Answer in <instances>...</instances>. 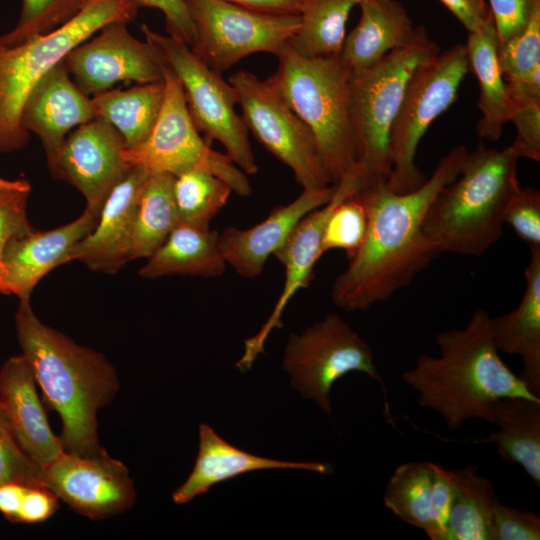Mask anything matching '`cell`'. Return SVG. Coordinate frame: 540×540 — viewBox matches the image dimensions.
Segmentation results:
<instances>
[{"label": "cell", "instance_id": "4316f807", "mask_svg": "<svg viewBox=\"0 0 540 540\" xmlns=\"http://www.w3.org/2000/svg\"><path fill=\"white\" fill-rule=\"evenodd\" d=\"M465 47L469 70L479 84L477 106L482 116L476 131L481 138L494 142L500 139L508 122L509 96L498 61V40L491 13L479 29L469 32Z\"/></svg>", "mask_w": 540, "mask_h": 540}, {"label": "cell", "instance_id": "e0dca14e", "mask_svg": "<svg viewBox=\"0 0 540 540\" xmlns=\"http://www.w3.org/2000/svg\"><path fill=\"white\" fill-rule=\"evenodd\" d=\"M125 148L120 133L95 117L66 137L49 167L82 193L86 207L100 211L109 192L130 168L123 159Z\"/></svg>", "mask_w": 540, "mask_h": 540}, {"label": "cell", "instance_id": "4fadbf2b", "mask_svg": "<svg viewBox=\"0 0 540 540\" xmlns=\"http://www.w3.org/2000/svg\"><path fill=\"white\" fill-rule=\"evenodd\" d=\"M229 83L236 90L248 131L291 169L303 189L333 184L313 132L266 80L242 70Z\"/></svg>", "mask_w": 540, "mask_h": 540}, {"label": "cell", "instance_id": "7c38bea8", "mask_svg": "<svg viewBox=\"0 0 540 540\" xmlns=\"http://www.w3.org/2000/svg\"><path fill=\"white\" fill-rule=\"evenodd\" d=\"M195 43L191 50L222 73L258 52L277 55L296 32L299 14L252 10L225 0H185Z\"/></svg>", "mask_w": 540, "mask_h": 540}, {"label": "cell", "instance_id": "ba28073f", "mask_svg": "<svg viewBox=\"0 0 540 540\" xmlns=\"http://www.w3.org/2000/svg\"><path fill=\"white\" fill-rule=\"evenodd\" d=\"M469 72L465 44H455L420 63L406 86L390 133L391 172L387 186L396 193L419 188L426 176L415 157L430 125L450 108Z\"/></svg>", "mask_w": 540, "mask_h": 540}, {"label": "cell", "instance_id": "74e56055", "mask_svg": "<svg viewBox=\"0 0 540 540\" xmlns=\"http://www.w3.org/2000/svg\"><path fill=\"white\" fill-rule=\"evenodd\" d=\"M30 185L26 180H6L0 177V286L2 256L6 246L34 228L27 218Z\"/></svg>", "mask_w": 540, "mask_h": 540}, {"label": "cell", "instance_id": "603a6c76", "mask_svg": "<svg viewBox=\"0 0 540 540\" xmlns=\"http://www.w3.org/2000/svg\"><path fill=\"white\" fill-rule=\"evenodd\" d=\"M303 469L330 474L332 467L320 462L276 460L243 451L222 439L206 424L199 426V450L194 468L186 481L172 494L176 504H185L219 482L261 469Z\"/></svg>", "mask_w": 540, "mask_h": 540}, {"label": "cell", "instance_id": "1f68e13d", "mask_svg": "<svg viewBox=\"0 0 540 540\" xmlns=\"http://www.w3.org/2000/svg\"><path fill=\"white\" fill-rule=\"evenodd\" d=\"M360 1L301 0L300 23L287 44L308 58L340 55L349 14Z\"/></svg>", "mask_w": 540, "mask_h": 540}, {"label": "cell", "instance_id": "d590c367", "mask_svg": "<svg viewBox=\"0 0 540 540\" xmlns=\"http://www.w3.org/2000/svg\"><path fill=\"white\" fill-rule=\"evenodd\" d=\"M368 225L366 208L355 193L340 200L332 209L326 221L321 251L344 250L352 259L364 242Z\"/></svg>", "mask_w": 540, "mask_h": 540}, {"label": "cell", "instance_id": "f546056e", "mask_svg": "<svg viewBox=\"0 0 540 540\" xmlns=\"http://www.w3.org/2000/svg\"><path fill=\"white\" fill-rule=\"evenodd\" d=\"M173 185L174 176L171 174L149 175L135 214L129 261L149 258L179 222Z\"/></svg>", "mask_w": 540, "mask_h": 540}, {"label": "cell", "instance_id": "7402d4cb", "mask_svg": "<svg viewBox=\"0 0 540 540\" xmlns=\"http://www.w3.org/2000/svg\"><path fill=\"white\" fill-rule=\"evenodd\" d=\"M36 385L33 370L22 354L8 358L0 368V409L20 447L43 467L65 449L49 426Z\"/></svg>", "mask_w": 540, "mask_h": 540}, {"label": "cell", "instance_id": "bcb514c9", "mask_svg": "<svg viewBox=\"0 0 540 540\" xmlns=\"http://www.w3.org/2000/svg\"><path fill=\"white\" fill-rule=\"evenodd\" d=\"M140 6L159 9L166 22L170 36L179 39L192 47L195 43V33L188 14L185 0H137Z\"/></svg>", "mask_w": 540, "mask_h": 540}, {"label": "cell", "instance_id": "ee69618b", "mask_svg": "<svg viewBox=\"0 0 540 540\" xmlns=\"http://www.w3.org/2000/svg\"><path fill=\"white\" fill-rule=\"evenodd\" d=\"M498 45L519 35L528 25L540 0H488Z\"/></svg>", "mask_w": 540, "mask_h": 540}, {"label": "cell", "instance_id": "7a4b0ae2", "mask_svg": "<svg viewBox=\"0 0 540 540\" xmlns=\"http://www.w3.org/2000/svg\"><path fill=\"white\" fill-rule=\"evenodd\" d=\"M490 318L476 309L464 328L438 333L439 357L421 354L402 374L419 393L418 404L437 412L451 430L471 418L494 424L492 405L500 398L540 400L501 359Z\"/></svg>", "mask_w": 540, "mask_h": 540}, {"label": "cell", "instance_id": "f35d334b", "mask_svg": "<svg viewBox=\"0 0 540 540\" xmlns=\"http://www.w3.org/2000/svg\"><path fill=\"white\" fill-rule=\"evenodd\" d=\"M508 121L516 128L512 143L520 158L540 160V98L508 93Z\"/></svg>", "mask_w": 540, "mask_h": 540}, {"label": "cell", "instance_id": "2e32d148", "mask_svg": "<svg viewBox=\"0 0 540 540\" xmlns=\"http://www.w3.org/2000/svg\"><path fill=\"white\" fill-rule=\"evenodd\" d=\"M361 188L357 176L348 172L336 185L331 200L309 212L291 232L285 243L273 256L284 266L285 280L272 313L260 330L244 341V353L236 363L241 371L251 368L274 328L282 327V313L291 298L307 288L314 277V266L323 255L321 240L326 221L334 206L342 199L355 194Z\"/></svg>", "mask_w": 540, "mask_h": 540}, {"label": "cell", "instance_id": "3957f363", "mask_svg": "<svg viewBox=\"0 0 540 540\" xmlns=\"http://www.w3.org/2000/svg\"><path fill=\"white\" fill-rule=\"evenodd\" d=\"M19 301L15 314L18 342L45 402L61 418L59 437L65 451L77 455L102 452L97 415L119 389L114 366L100 352L80 346L42 323L30 298Z\"/></svg>", "mask_w": 540, "mask_h": 540}, {"label": "cell", "instance_id": "7bdbcfd3", "mask_svg": "<svg viewBox=\"0 0 540 540\" xmlns=\"http://www.w3.org/2000/svg\"><path fill=\"white\" fill-rule=\"evenodd\" d=\"M431 466L430 530L427 536L431 540H446L448 518L455 497V483L451 470L432 462Z\"/></svg>", "mask_w": 540, "mask_h": 540}, {"label": "cell", "instance_id": "cb8c5ba5", "mask_svg": "<svg viewBox=\"0 0 540 540\" xmlns=\"http://www.w3.org/2000/svg\"><path fill=\"white\" fill-rule=\"evenodd\" d=\"M525 281L518 307L491 317L490 324L498 350L521 357L523 370L519 377L528 391L540 398V248H531Z\"/></svg>", "mask_w": 540, "mask_h": 540}, {"label": "cell", "instance_id": "c3c4849f", "mask_svg": "<svg viewBox=\"0 0 540 540\" xmlns=\"http://www.w3.org/2000/svg\"><path fill=\"white\" fill-rule=\"evenodd\" d=\"M252 10L275 14H299L301 0H225Z\"/></svg>", "mask_w": 540, "mask_h": 540}, {"label": "cell", "instance_id": "30bf717a", "mask_svg": "<svg viewBox=\"0 0 540 540\" xmlns=\"http://www.w3.org/2000/svg\"><path fill=\"white\" fill-rule=\"evenodd\" d=\"M163 74L165 93L157 121L143 142L124 149L125 163L150 174L176 176L191 169L205 170L226 182L234 193L250 195L252 188L247 174L227 154L213 150L200 136L187 110L182 86L164 63Z\"/></svg>", "mask_w": 540, "mask_h": 540}, {"label": "cell", "instance_id": "b9f144b4", "mask_svg": "<svg viewBox=\"0 0 540 540\" xmlns=\"http://www.w3.org/2000/svg\"><path fill=\"white\" fill-rule=\"evenodd\" d=\"M540 516L533 511L520 510L496 502L490 540H539Z\"/></svg>", "mask_w": 540, "mask_h": 540}, {"label": "cell", "instance_id": "d4e9b609", "mask_svg": "<svg viewBox=\"0 0 540 540\" xmlns=\"http://www.w3.org/2000/svg\"><path fill=\"white\" fill-rule=\"evenodd\" d=\"M361 15L345 37L340 60L350 73L379 62L390 51L409 44L416 31L398 0H361Z\"/></svg>", "mask_w": 540, "mask_h": 540}, {"label": "cell", "instance_id": "484cf974", "mask_svg": "<svg viewBox=\"0 0 540 540\" xmlns=\"http://www.w3.org/2000/svg\"><path fill=\"white\" fill-rule=\"evenodd\" d=\"M226 266L218 231L178 222L165 242L147 258L139 275L146 279L169 275L218 278Z\"/></svg>", "mask_w": 540, "mask_h": 540}, {"label": "cell", "instance_id": "f6af8a7d", "mask_svg": "<svg viewBox=\"0 0 540 540\" xmlns=\"http://www.w3.org/2000/svg\"><path fill=\"white\" fill-rule=\"evenodd\" d=\"M59 498L44 485H26L16 522L39 523L50 518L58 509Z\"/></svg>", "mask_w": 540, "mask_h": 540}, {"label": "cell", "instance_id": "7dc6e473", "mask_svg": "<svg viewBox=\"0 0 540 540\" xmlns=\"http://www.w3.org/2000/svg\"><path fill=\"white\" fill-rule=\"evenodd\" d=\"M468 30L474 32L489 18L485 0H439Z\"/></svg>", "mask_w": 540, "mask_h": 540}, {"label": "cell", "instance_id": "836d02e7", "mask_svg": "<svg viewBox=\"0 0 540 540\" xmlns=\"http://www.w3.org/2000/svg\"><path fill=\"white\" fill-rule=\"evenodd\" d=\"M173 192L179 222L209 229L233 191L214 174L191 169L174 176Z\"/></svg>", "mask_w": 540, "mask_h": 540}, {"label": "cell", "instance_id": "9c48e42d", "mask_svg": "<svg viewBox=\"0 0 540 540\" xmlns=\"http://www.w3.org/2000/svg\"><path fill=\"white\" fill-rule=\"evenodd\" d=\"M145 40L161 61L177 76L187 110L204 140L219 141L227 156L247 175L257 173L248 129L235 112L238 97L234 87L221 74L208 67L183 41L165 36L142 25Z\"/></svg>", "mask_w": 540, "mask_h": 540}, {"label": "cell", "instance_id": "277c9868", "mask_svg": "<svg viewBox=\"0 0 540 540\" xmlns=\"http://www.w3.org/2000/svg\"><path fill=\"white\" fill-rule=\"evenodd\" d=\"M520 155L511 144L503 149L478 142L459 175L441 189L424 221L425 235L440 253L483 255L503 233L504 212L520 186Z\"/></svg>", "mask_w": 540, "mask_h": 540}, {"label": "cell", "instance_id": "e575fe53", "mask_svg": "<svg viewBox=\"0 0 540 540\" xmlns=\"http://www.w3.org/2000/svg\"><path fill=\"white\" fill-rule=\"evenodd\" d=\"M93 0H22L15 27L0 36V44L13 45L47 34L60 27Z\"/></svg>", "mask_w": 540, "mask_h": 540}, {"label": "cell", "instance_id": "f1b7e54d", "mask_svg": "<svg viewBox=\"0 0 540 540\" xmlns=\"http://www.w3.org/2000/svg\"><path fill=\"white\" fill-rule=\"evenodd\" d=\"M165 93L164 80L143 83L129 89L106 90L91 98L95 117L111 124L122 136L126 148L143 142L159 116Z\"/></svg>", "mask_w": 540, "mask_h": 540}, {"label": "cell", "instance_id": "ffe728a7", "mask_svg": "<svg viewBox=\"0 0 540 540\" xmlns=\"http://www.w3.org/2000/svg\"><path fill=\"white\" fill-rule=\"evenodd\" d=\"M336 185L303 189L291 203L276 207L260 223L247 229L228 227L219 232L226 264L244 278H256L271 255L280 249L300 220L328 203Z\"/></svg>", "mask_w": 540, "mask_h": 540}, {"label": "cell", "instance_id": "5bb4252c", "mask_svg": "<svg viewBox=\"0 0 540 540\" xmlns=\"http://www.w3.org/2000/svg\"><path fill=\"white\" fill-rule=\"evenodd\" d=\"M41 480L59 500L91 520L116 516L136 501L128 468L105 449L93 455L65 451L42 467Z\"/></svg>", "mask_w": 540, "mask_h": 540}, {"label": "cell", "instance_id": "52a82bcc", "mask_svg": "<svg viewBox=\"0 0 540 540\" xmlns=\"http://www.w3.org/2000/svg\"><path fill=\"white\" fill-rule=\"evenodd\" d=\"M439 52V45L418 26L409 44L390 51L367 69L350 73L355 165L364 187L387 182L391 172L390 133L406 86L417 66Z\"/></svg>", "mask_w": 540, "mask_h": 540}, {"label": "cell", "instance_id": "ac0fdd59", "mask_svg": "<svg viewBox=\"0 0 540 540\" xmlns=\"http://www.w3.org/2000/svg\"><path fill=\"white\" fill-rule=\"evenodd\" d=\"M100 211L85 208L74 221L61 227L38 231L12 240L2 256L0 293L30 298L41 278L55 267L66 263L71 249L96 226Z\"/></svg>", "mask_w": 540, "mask_h": 540}, {"label": "cell", "instance_id": "44dd1931", "mask_svg": "<svg viewBox=\"0 0 540 540\" xmlns=\"http://www.w3.org/2000/svg\"><path fill=\"white\" fill-rule=\"evenodd\" d=\"M94 118L91 98L77 87L61 61L30 90L22 108L21 125L40 138L50 164L68 132Z\"/></svg>", "mask_w": 540, "mask_h": 540}, {"label": "cell", "instance_id": "83f0119b", "mask_svg": "<svg viewBox=\"0 0 540 540\" xmlns=\"http://www.w3.org/2000/svg\"><path fill=\"white\" fill-rule=\"evenodd\" d=\"M498 431L481 443H494L500 457L522 466L540 488V400L504 397L492 405Z\"/></svg>", "mask_w": 540, "mask_h": 540}, {"label": "cell", "instance_id": "4dcf8cb0", "mask_svg": "<svg viewBox=\"0 0 540 540\" xmlns=\"http://www.w3.org/2000/svg\"><path fill=\"white\" fill-rule=\"evenodd\" d=\"M455 497L446 540H490L493 510L498 501L493 482L468 466L452 471Z\"/></svg>", "mask_w": 540, "mask_h": 540}, {"label": "cell", "instance_id": "d6986e66", "mask_svg": "<svg viewBox=\"0 0 540 540\" xmlns=\"http://www.w3.org/2000/svg\"><path fill=\"white\" fill-rule=\"evenodd\" d=\"M149 175L143 168H129L106 197L96 226L71 249L66 263L78 260L91 270L115 273L129 262L135 214Z\"/></svg>", "mask_w": 540, "mask_h": 540}, {"label": "cell", "instance_id": "5b68a950", "mask_svg": "<svg viewBox=\"0 0 540 540\" xmlns=\"http://www.w3.org/2000/svg\"><path fill=\"white\" fill-rule=\"evenodd\" d=\"M266 81L313 132L332 183L356 163L350 115V72L339 55L308 58L288 44Z\"/></svg>", "mask_w": 540, "mask_h": 540}, {"label": "cell", "instance_id": "681fc988", "mask_svg": "<svg viewBox=\"0 0 540 540\" xmlns=\"http://www.w3.org/2000/svg\"><path fill=\"white\" fill-rule=\"evenodd\" d=\"M27 484L6 483L0 485V512L11 521L16 522L21 498Z\"/></svg>", "mask_w": 540, "mask_h": 540}, {"label": "cell", "instance_id": "8992f818", "mask_svg": "<svg viewBox=\"0 0 540 540\" xmlns=\"http://www.w3.org/2000/svg\"><path fill=\"white\" fill-rule=\"evenodd\" d=\"M137 0H93L55 30L13 45L0 44V151L21 149L29 133L21 125L24 102L37 81L105 25L128 23Z\"/></svg>", "mask_w": 540, "mask_h": 540}, {"label": "cell", "instance_id": "ab89813d", "mask_svg": "<svg viewBox=\"0 0 540 540\" xmlns=\"http://www.w3.org/2000/svg\"><path fill=\"white\" fill-rule=\"evenodd\" d=\"M41 473L42 466L20 447L0 409V485H43Z\"/></svg>", "mask_w": 540, "mask_h": 540}, {"label": "cell", "instance_id": "8fae6325", "mask_svg": "<svg viewBox=\"0 0 540 540\" xmlns=\"http://www.w3.org/2000/svg\"><path fill=\"white\" fill-rule=\"evenodd\" d=\"M282 366L292 376V386L329 416L332 385L349 372L364 373L380 383L389 416L385 385L370 346L336 313H328L301 334H291Z\"/></svg>", "mask_w": 540, "mask_h": 540}, {"label": "cell", "instance_id": "d6a6232c", "mask_svg": "<svg viewBox=\"0 0 540 540\" xmlns=\"http://www.w3.org/2000/svg\"><path fill=\"white\" fill-rule=\"evenodd\" d=\"M431 492V462H408L394 470L386 485L383 503L400 520L428 535Z\"/></svg>", "mask_w": 540, "mask_h": 540}, {"label": "cell", "instance_id": "8d00e7d4", "mask_svg": "<svg viewBox=\"0 0 540 540\" xmlns=\"http://www.w3.org/2000/svg\"><path fill=\"white\" fill-rule=\"evenodd\" d=\"M498 61L507 85H518L540 70V4L519 35L498 45Z\"/></svg>", "mask_w": 540, "mask_h": 540}, {"label": "cell", "instance_id": "6da1fadb", "mask_svg": "<svg viewBox=\"0 0 540 540\" xmlns=\"http://www.w3.org/2000/svg\"><path fill=\"white\" fill-rule=\"evenodd\" d=\"M469 151L453 147L417 189L396 193L386 182L361 188L368 217L363 244L332 286L333 303L348 312L366 311L406 287L439 254L425 235L426 212L443 187L459 175Z\"/></svg>", "mask_w": 540, "mask_h": 540}, {"label": "cell", "instance_id": "9a60e30c", "mask_svg": "<svg viewBox=\"0 0 540 540\" xmlns=\"http://www.w3.org/2000/svg\"><path fill=\"white\" fill-rule=\"evenodd\" d=\"M126 24L105 25L96 37L64 58L74 83L85 95L94 96L120 81L143 84L163 79V63L155 49L131 35Z\"/></svg>", "mask_w": 540, "mask_h": 540}, {"label": "cell", "instance_id": "60d3db41", "mask_svg": "<svg viewBox=\"0 0 540 540\" xmlns=\"http://www.w3.org/2000/svg\"><path fill=\"white\" fill-rule=\"evenodd\" d=\"M503 221L530 248H540V192L519 186L507 203Z\"/></svg>", "mask_w": 540, "mask_h": 540}]
</instances>
